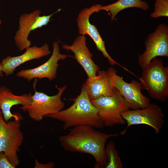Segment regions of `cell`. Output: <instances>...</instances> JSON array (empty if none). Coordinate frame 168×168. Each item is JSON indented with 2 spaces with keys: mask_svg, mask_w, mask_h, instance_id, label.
<instances>
[{
  "mask_svg": "<svg viewBox=\"0 0 168 168\" xmlns=\"http://www.w3.org/2000/svg\"><path fill=\"white\" fill-rule=\"evenodd\" d=\"M119 135L105 133L91 126L82 124L74 127L68 134L60 136L58 140L64 150L90 154L96 161L94 167L103 168L107 162L106 142L110 138Z\"/></svg>",
  "mask_w": 168,
  "mask_h": 168,
  "instance_id": "cell-1",
  "label": "cell"
},
{
  "mask_svg": "<svg viewBox=\"0 0 168 168\" xmlns=\"http://www.w3.org/2000/svg\"><path fill=\"white\" fill-rule=\"evenodd\" d=\"M71 100L73 104L68 108L53 114L46 115L47 117L62 122L63 129L82 124L94 128H101L104 127L98 109L91 103L86 90L82 86L80 94Z\"/></svg>",
  "mask_w": 168,
  "mask_h": 168,
  "instance_id": "cell-2",
  "label": "cell"
},
{
  "mask_svg": "<svg viewBox=\"0 0 168 168\" xmlns=\"http://www.w3.org/2000/svg\"><path fill=\"white\" fill-rule=\"evenodd\" d=\"M142 70L139 78L142 89L152 98L165 102L168 98V67L155 57Z\"/></svg>",
  "mask_w": 168,
  "mask_h": 168,
  "instance_id": "cell-3",
  "label": "cell"
},
{
  "mask_svg": "<svg viewBox=\"0 0 168 168\" xmlns=\"http://www.w3.org/2000/svg\"><path fill=\"white\" fill-rule=\"evenodd\" d=\"M20 120L6 122L0 110V151L3 152L9 162L15 167L20 162L18 152L24 140L21 130Z\"/></svg>",
  "mask_w": 168,
  "mask_h": 168,
  "instance_id": "cell-4",
  "label": "cell"
},
{
  "mask_svg": "<svg viewBox=\"0 0 168 168\" xmlns=\"http://www.w3.org/2000/svg\"><path fill=\"white\" fill-rule=\"evenodd\" d=\"M56 87L58 93L53 96L38 92L35 89L34 95L31 96L30 103L27 106H22L20 109L24 112L27 111L30 118L37 122L42 120L46 115L61 111L65 106L61 96L67 86L64 85L60 87Z\"/></svg>",
  "mask_w": 168,
  "mask_h": 168,
  "instance_id": "cell-5",
  "label": "cell"
},
{
  "mask_svg": "<svg viewBox=\"0 0 168 168\" xmlns=\"http://www.w3.org/2000/svg\"><path fill=\"white\" fill-rule=\"evenodd\" d=\"M91 101L98 109L104 126L125 124L121 114L130 108L117 89L112 96H101Z\"/></svg>",
  "mask_w": 168,
  "mask_h": 168,
  "instance_id": "cell-6",
  "label": "cell"
},
{
  "mask_svg": "<svg viewBox=\"0 0 168 168\" xmlns=\"http://www.w3.org/2000/svg\"><path fill=\"white\" fill-rule=\"evenodd\" d=\"M117 72L113 67L109 68L107 71L108 78L112 86L123 97L130 109L137 110L148 106L150 100L142 93L141 83L134 80L130 83L127 82Z\"/></svg>",
  "mask_w": 168,
  "mask_h": 168,
  "instance_id": "cell-7",
  "label": "cell"
},
{
  "mask_svg": "<svg viewBox=\"0 0 168 168\" xmlns=\"http://www.w3.org/2000/svg\"><path fill=\"white\" fill-rule=\"evenodd\" d=\"M127 124L126 128L120 133L125 134L128 128L133 125L145 124L152 128L156 134L160 132L164 122V114L157 105L150 103L147 107L137 110H130L121 114Z\"/></svg>",
  "mask_w": 168,
  "mask_h": 168,
  "instance_id": "cell-8",
  "label": "cell"
},
{
  "mask_svg": "<svg viewBox=\"0 0 168 168\" xmlns=\"http://www.w3.org/2000/svg\"><path fill=\"white\" fill-rule=\"evenodd\" d=\"M146 50L139 55L138 64L142 69L154 58L168 56V27L165 24L159 25L150 34L145 42Z\"/></svg>",
  "mask_w": 168,
  "mask_h": 168,
  "instance_id": "cell-9",
  "label": "cell"
},
{
  "mask_svg": "<svg viewBox=\"0 0 168 168\" xmlns=\"http://www.w3.org/2000/svg\"><path fill=\"white\" fill-rule=\"evenodd\" d=\"M59 10L47 16H40L41 12L38 10L21 14L19 19V27L14 37L18 49L21 51L30 46L31 42L28 39L30 32L46 25L51 17Z\"/></svg>",
  "mask_w": 168,
  "mask_h": 168,
  "instance_id": "cell-10",
  "label": "cell"
},
{
  "mask_svg": "<svg viewBox=\"0 0 168 168\" xmlns=\"http://www.w3.org/2000/svg\"><path fill=\"white\" fill-rule=\"evenodd\" d=\"M102 6L100 4L94 5L89 8H86L81 11L77 19L78 33L81 35H89L95 43L97 49L100 51L104 57L107 58L111 65H117L123 68H125L119 64L110 55L106 49L105 42L101 38L96 27L91 24L89 21L91 15L98 12Z\"/></svg>",
  "mask_w": 168,
  "mask_h": 168,
  "instance_id": "cell-11",
  "label": "cell"
},
{
  "mask_svg": "<svg viewBox=\"0 0 168 168\" xmlns=\"http://www.w3.org/2000/svg\"><path fill=\"white\" fill-rule=\"evenodd\" d=\"M53 50L52 55L45 63L36 68L27 69H23L16 74L17 77H21L30 81L34 78L39 79L47 78L50 80L55 79L57 74L58 62L64 60L69 57L74 56L61 54L58 41L53 43Z\"/></svg>",
  "mask_w": 168,
  "mask_h": 168,
  "instance_id": "cell-12",
  "label": "cell"
},
{
  "mask_svg": "<svg viewBox=\"0 0 168 168\" xmlns=\"http://www.w3.org/2000/svg\"><path fill=\"white\" fill-rule=\"evenodd\" d=\"M86 38L84 35L77 36L72 45L63 44V49L70 50L74 54V58L85 71L88 78L96 76L100 67L92 59L93 55L86 44Z\"/></svg>",
  "mask_w": 168,
  "mask_h": 168,
  "instance_id": "cell-13",
  "label": "cell"
},
{
  "mask_svg": "<svg viewBox=\"0 0 168 168\" xmlns=\"http://www.w3.org/2000/svg\"><path fill=\"white\" fill-rule=\"evenodd\" d=\"M22 54L17 56H8L2 59L0 63L2 70L5 75L9 76L13 72L16 68L21 64L28 61L47 56L51 54L49 47L45 43L41 47L34 45L26 49Z\"/></svg>",
  "mask_w": 168,
  "mask_h": 168,
  "instance_id": "cell-14",
  "label": "cell"
},
{
  "mask_svg": "<svg viewBox=\"0 0 168 168\" xmlns=\"http://www.w3.org/2000/svg\"><path fill=\"white\" fill-rule=\"evenodd\" d=\"M30 94H25L20 96L14 94L12 91L4 86L0 87V108L4 120L6 122L12 118L21 120L22 117L19 114H13L11 109L14 105H21L22 106L29 105L32 100Z\"/></svg>",
  "mask_w": 168,
  "mask_h": 168,
  "instance_id": "cell-15",
  "label": "cell"
},
{
  "mask_svg": "<svg viewBox=\"0 0 168 168\" xmlns=\"http://www.w3.org/2000/svg\"><path fill=\"white\" fill-rule=\"evenodd\" d=\"M91 101L101 96H109L114 94L117 89L110 84L107 71L99 70L97 75L88 78L82 85Z\"/></svg>",
  "mask_w": 168,
  "mask_h": 168,
  "instance_id": "cell-16",
  "label": "cell"
},
{
  "mask_svg": "<svg viewBox=\"0 0 168 168\" xmlns=\"http://www.w3.org/2000/svg\"><path fill=\"white\" fill-rule=\"evenodd\" d=\"M131 7L138 8L146 11L149 9V6L146 2L141 0H118L113 3L102 6L100 10H105L109 13L111 20H114L119 12Z\"/></svg>",
  "mask_w": 168,
  "mask_h": 168,
  "instance_id": "cell-17",
  "label": "cell"
},
{
  "mask_svg": "<svg viewBox=\"0 0 168 168\" xmlns=\"http://www.w3.org/2000/svg\"><path fill=\"white\" fill-rule=\"evenodd\" d=\"M105 152L107 162L105 168H122L123 164L119 157L118 151L116 149L115 145L110 141L105 147Z\"/></svg>",
  "mask_w": 168,
  "mask_h": 168,
  "instance_id": "cell-18",
  "label": "cell"
},
{
  "mask_svg": "<svg viewBox=\"0 0 168 168\" xmlns=\"http://www.w3.org/2000/svg\"><path fill=\"white\" fill-rule=\"evenodd\" d=\"M154 10L150 15L152 18L168 16V0H155Z\"/></svg>",
  "mask_w": 168,
  "mask_h": 168,
  "instance_id": "cell-19",
  "label": "cell"
},
{
  "mask_svg": "<svg viewBox=\"0 0 168 168\" xmlns=\"http://www.w3.org/2000/svg\"><path fill=\"white\" fill-rule=\"evenodd\" d=\"M2 151H0V168H15Z\"/></svg>",
  "mask_w": 168,
  "mask_h": 168,
  "instance_id": "cell-20",
  "label": "cell"
},
{
  "mask_svg": "<svg viewBox=\"0 0 168 168\" xmlns=\"http://www.w3.org/2000/svg\"><path fill=\"white\" fill-rule=\"evenodd\" d=\"M54 163L52 162H49L46 164L41 163L36 159L35 161V168H53L54 167Z\"/></svg>",
  "mask_w": 168,
  "mask_h": 168,
  "instance_id": "cell-21",
  "label": "cell"
},
{
  "mask_svg": "<svg viewBox=\"0 0 168 168\" xmlns=\"http://www.w3.org/2000/svg\"><path fill=\"white\" fill-rule=\"evenodd\" d=\"M2 72V67L0 63V77H2L3 76Z\"/></svg>",
  "mask_w": 168,
  "mask_h": 168,
  "instance_id": "cell-22",
  "label": "cell"
},
{
  "mask_svg": "<svg viewBox=\"0 0 168 168\" xmlns=\"http://www.w3.org/2000/svg\"><path fill=\"white\" fill-rule=\"evenodd\" d=\"M2 23V21L1 20H0V26L1 25Z\"/></svg>",
  "mask_w": 168,
  "mask_h": 168,
  "instance_id": "cell-23",
  "label": "cell"
}]
</instances>
